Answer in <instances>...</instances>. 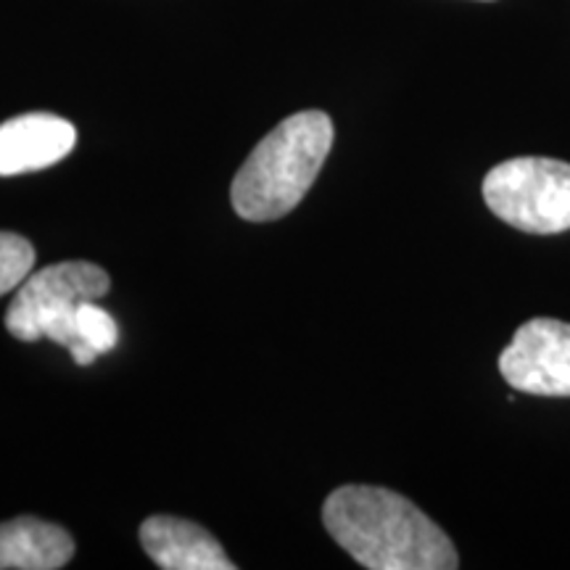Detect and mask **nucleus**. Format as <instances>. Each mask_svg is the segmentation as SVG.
Masks as SVG:
<instances>
[{"mask_svg":"<svg viewBox=\"0 0 570 570\" xmlns=\"http://www.w3.org/2000/svg\"><path fill=\"white\" fill-rule=\"evenodd\" d=\"M323 523L341 550L370 570H454L452 539L407 497L381 487H341L325 499Z\"/></svg>","mask_w":570,"mask_h":570,"instance_id":"obj_1","label":"nucleus"},{"mask_svg":"<svg viewBox=\"0 0 570 570\" xmlns=\"http://www.w3.org/2000/svg\"><path fill=\"white\" fill-rule=\"evenodd\" d=\"M331 117L325 111H298L283 119L235 175L233 209L246 223H275L294 212L315 185L333 148Z\"/></svg>","mask_w":570,"mask_h":570,"instance_id":"obj_2","label":"nucleus"},{"mask_svg":"<svg viewBox=\"0 0 570 570\" xmlns=\"http://www.w3.org/2000/svg\"><path fill=\"white\" fill-rule=\"evenodd\" d=\"M483 202L494 217L529 235L570 230V164L547 156H518L489 169Z\"/></svg>","mask_w":570,"mask_h":570,"instance_id":"obj_3","label":"nucleus"},{"mask_svg":"<svg viewBox=\"0 0 570 570\" xmlns=\"http://www.w3.org/2000/svg\"><path fill=\"white\" fill-rule=\"evenodd\" d=\"M109 273L92 262H61L35 269L17 288L6 312V331L13 338L40 341L82 302H98L109 294Z\"/></svg>","mask_w":570,"mask_h":570,"instance_id":"obj_4","label":"nucleus"},{"mask_svg":"<svg viewBox=\"0 0 570 570\" xmlns=\"http://www.w3.org/2000/svg\"><path fill=\"white\" fill-rule=\"evenodd\" d=\"M499 373L523 394L570 396V323L537 317L520 325L499 354Z\"/></svg>","mask_w":570,"mask_h":570,"instance_id":"obj_5","label":"nucleus"},{"mask_svg":"<svg viewBox=\"0 0 570 570\" xmlns=\"http://www.w3.org/2000/svg\"><path fill=\"white\" fill-rule=\"evenodd\" d=\"M77 130L63 117L32 111L0 125V177L53 167L75 151Z\"/></svg>","mask_w":570,"mask_h":570,"instance_id":"obj_6","label":"nucleus"},{"mask_svg":"<svg viewBox=\"0 0 570 570\" xmlns=\"http://www.w3.org/2000/svg\"><path fill=\"white\" fill-rule=\"evenodd\" d=\"M140 544L164 570H233L219 541L202 525L175 515H151L140 525Z\"/></svg>","mask_w":570,"mask_h":570,"instance_id":"obj_7","label":"nucleus"},{"mask_svg":"<svg viewBox=\"0 0 570 570\" xmlns=\"http://www.w3.org/2000/svg\"><path fill=\"white\" fill-rule=\"evenodd\" d=\"M75 558L67 529L21 515L0 523V570H56Z\"/></svg>","mask_w":570,"mask_h":570,"instance_id":"obj_8","label":"nucleus"},{"mask_svg":"<svg viewBox=\"0 0 570 570\" xmlns=\"http://www.w3.org/2000/svg\"><path fill=\"white\" fill-rule=\"evenodd\" d=\"M53 344L67 348L77 365L88 367L119 344V325L98 302H82L56 333Z\"/></svg>","mask_w":570,"mask_h":570,"instance_id":"obj_9","label":"nucleus"},{"mask_svg":"<svg viewBox=\"0 0 570 570\" xmlns=\"http://www.w3.org/2000/svg\"><path fill=\"white\" fill-rule=\"evenodd\" d=\"M35 269V246L17 233H0V296L19 288Z\"/></svg>","mask_w":570,"mask_h":570,"instance_id":"obj_10","label":"nucleus"}]
</instances>
